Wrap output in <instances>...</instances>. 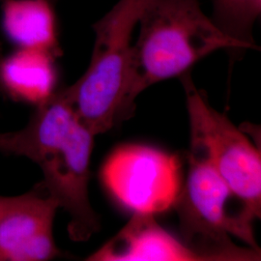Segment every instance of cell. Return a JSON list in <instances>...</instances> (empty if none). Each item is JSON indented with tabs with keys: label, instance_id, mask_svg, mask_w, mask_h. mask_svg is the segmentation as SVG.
I'll return each mask as SVG.
<instances>
[{
	"label": "cell",
	"instance_id": "cell-15",
	"mask_svg": "<svg viewBox=\"0 0 261 261\" xmlns=\"http://www.w3.org/2000/svg\"><path fill=\"white\" fill-rule=\"evenodd\" d=\"M47 1H49V2H51L53 4H55L56 3V1H58V0H47Z\"/></svg>",
	"mask_w": 261,
	"mask_h": 261
},
{
	"label": "cell",
	"instance_id": "cell-5",
	"mask_svg": "<svg viewBox=\"0 0 261 261\" xmlns=\"http://www.w3.org/2000/svg\"><path fill=\"white\" fill-rule=\"evenodd\" d=\"M186 94L191 150L204 159L230 189L252 224L261 216L260 151L224 114L211 107L190 73L179 76Z\"/></svg>",
	"mask_w": 261,
	"mask_h": 261
},
{
	"label": "cell",
	"instance_id": "cell-7",
	"mask_svg": "<svg viewBox=\"0 0 261 261\" xmlns=\"http://www.w3.org/2000/svg\"><path fill=\"white\" fill-rule=\"evenodd\" d=\"M58 208L47 195L14 196L0 221V261L49 260L60 255L53 231Z\"/></svg>",
	"mask_w": 261,
	"mask_h": 261
},
{
	"label": "cell",
	"instance_id": "cell-2",
	"mask_svg": "<svg viewBox=\"0 0 261 261\" xmlns=\"http://www.w3.org/2000/svg\"><path fill=\"white\" fill-rule=\"evenodd\" d=\"M138 25L140 33L132 47L129 81L116 124L130 118L136 99L150 86L183 75L216 50L250 49L224 34L203 13L199 0H149Z\"/></svg>",
	"mask_w": 261,
	"mask_h": 261
},
{
	"label": "cell",
	"instance_id": "cell-8",
	"mask_svg": "<svg viewBox=\"0 0 261 261\" xmlns=\"http://www.w3.org/2000/svg\"><path fill=\"white\" fill-rule=\"evenodd\" d=\"M88 261H204L157 223L154 215L133 213L130 221Z\"/></svg>",
	"mask_w": 261,
	"mask_h": 261
},
{
	"label": "cell",
	"instance_id": "cell-14",
	"mask_svg": "<svg viewBox=\"0 0 261 261\" xmlns=\"http://www.w3.org/2000/svg\"><path fill=\"white\" fill-rule=\"evenodd\" d=\"M3 57L1 56V51H0V66H1V62H2ZM0 91H2V84H1V81H0Z\"/></svg>",
	"mask_w": 261,
	"mask_h": 261
},
{
	"label": "cell",
	"instance_id": "cell-3",
	"mask_svg": "<svg viewBox=\"0 0 261 261\" xmlns=\"http://www.w3.org/2000/svg\"><path fill=\"white\" fill-rule=\"evenodd\" d=\"M188 162L174 205L182 241L204 261L260 260L252 226L234 209V202L240 203L230 189L204 159L190 152Z\"/></svg>",
	"mask_w": 261,
	"mask_h": 261
},
{
	"label": "cell",
	"instance_id": "cell-4",
	"mask_svg": "<svg viewBox=\"0 0 261 261\" xmlns=\"http://www.w3.org/2000/svg\"><path fill=\"white\" fill-rule=\"evenodd\" d=\"M149 0H118L93 24L95 41L89 66L63 90L80 120L94 136L116 125L127 89L132 35Z\"/></svg>",
	"mask_w": 261,
	"mask_h": 261
},
{
	"label": "cell",
	"instance_id": "cell-13",
	"mask_svg": "<svg viewBox=\"0 0 261 261\" xmlns=\"http://www.w3.org/2000/svg\"><path fill=\"white\" fill-rule=\"evenodd\" d=\"M14 196H0V221L3 218V216L8 211L10 206L13 202Z\"/></svg>",
	"mask_w": 261,
	"mask_h": 261
},
{
	"label": "cell",
	"instance_id": "cell-6",
	"mask_svg": "<svg viewBox=\"0 0 261 261\" xmlns=\"http://www.w3.org/2000/svg\"><path fill=\"white\" fill-rule=\"evenodd\" d=\"M103 186L133 213L158 214L174 207L181 193L182 164L176 155L140 144L112 151L101 169Z\"/></svg>",
	"mask_w": 261,
	"mask_h": 261
},
{
	"label": "cell",
	"instance_id": "cell-12",
	"mask_svg": "<svg viewBox=\"0 0 261 261\" xmlns=\"http://www.w3.org/2000/svg\"><path fill=\"white\" fill-rule=\"evenodd\" d=\"M13 148L12 133L0 134V151L5 153H11Z\"/></svg>",
	"mask_w": 261,
	"mask_h": 261
},
{
	"label": "cell",
	"instance_id": "cell-11",
	"mask_svg": "<svg viewBox=\"0 0 261 261\" xmlns=\"http://www.w3.org/2000/svg\"><path fill=\"white\" fill-rule=\"evenodd\" d=\"M212 20L224 34L258 49L252 31L261 13V0H212Z\"/></svg>",
	"mask_w": 261,
	"mask_h": 261
},
{
	"label": "cell",
	"instance_id": "cell-1",
	"mask_svg": "<svg viewBox=\"0 0 261 261\" xmlns=\"http://www.w3.org/2000/svg\"><path fill=\"white\" fill-rule=\"evenodd\" d=\"M36 107L28 125L14 133V154L39 166L47 196L70 217L69 237L87 241L101 228L88 193L95 136L80 120L63 90Z\"/></svg>",
	"mask_w": 261,
	"mask_h": 261
},
{
	"label": "cell",
	"instance_id": "cell-10",
	"mask_svg": "<svg viewBox=\"0 0 261 261\" xmlns=\"http://www.w3.org/2000/svg\"><path fill=\"white\" fill-rule=\"evenodd\" d=\"M53 3L47 0H2V28L19 48L60 55Z\"/></svg>",
	"mask_w": 261,
	"mask_h": 261
},
{
	"label": "cell",
	"instance_id": "cell-9",
	"mask_svg": "<svg viewBox=\"0 0 261 261\" xmlns=\"http://www.w3.org/2000/svg\"><path fill=\"white\" fill-rule=\"evenodd\" d=\"M53 54L19 48L0 66L2 92L27 103L40 105L55 93L56 70Z\"/></svg>",
	"mask_w": 261,
	"mask_h": 261
}]
</instances>
